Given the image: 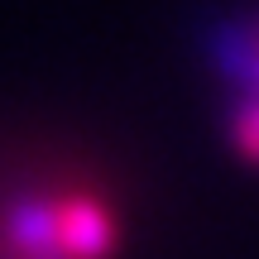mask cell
I'll use <instances>...</instances> for the list:
<instances>
[{"mask_svg": "<svg viewBox=\"0 0 259 259\" xmlns=\"http://www.w3.org/2000/svg\"><path fill=\"white\" fill-rule=\"evenodd\" d=\"M206 48H211L216 72L235 87V96H259V10L240 19H221Z\"/></svg>", "mask_w": 259, "mask_h": 259, "instance_id": "6da1fadb", "label": "cell"}, {"mask_svg": "<svg viewBox=\"0 0 259 259\" xmlns=\"http://www.w3.org/2000/svg\"><path fill=\"white\" fill-rule=\"evenodd\" d=\"M226 130H231L235 154L259 168V96H231V120H226Z\"/></svg>", "mask_w": 259, "mask_h": 259, "instance_id": "7a4b0ae2", "label": "cell"}]
</instances>
